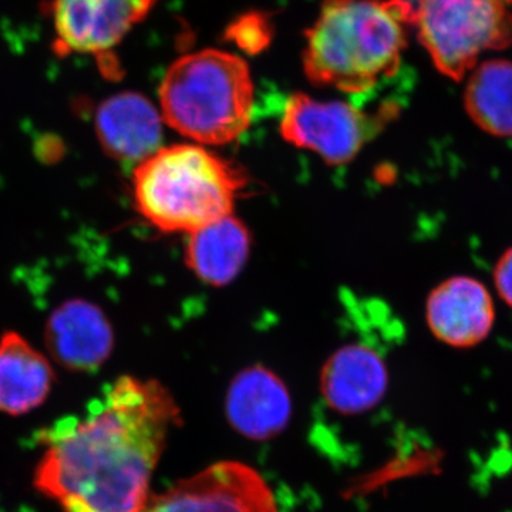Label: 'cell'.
<instances>
[{"label":"cell","instance_id":"obj_1","mask_svg":"<svg viewBox=\"0 0 512 512\" xmlns=\"http://www.w3.org/2000/svg\"><path fill=\"white\" fill-rule=\"evenodd\" d=\"M181 409L157 380L121 376L86 416L43 433L35 485L64 512H144L168 434Z\"/></svg>","mask_w":512,"mask_h":512},{"label":"cell","instance_id":"obj_2","mask_svg":"<svg viewBox=\"0 0 512 512\" xmlns=\"http://www.w3.org/2000/svg\"><path fill=\"white\" fill-rule=\"evenodd\" d=\"M414 15L409 0H325L306 32V76L316 86L370 92L400 69Z\"/></svg>","mask_w":512,"mask_h":512},{"label":"cell","instance_id":"obj_3","mask_svg":"<svg viewBox=\"0 0 512 512\" xmlns=\"http://www.w3.org/2000/svg\"><path fill=\"white\" fill-rule=\"evenodd\" d=\"M247 178L198 144L158 148L137 164L133 197L138 214L160 231L190 235L231 215Z\"/></svg>","mask_w":512,"mask_h":512},{"label":"cell","instance_id":"obj_4","mask_svg":"<svg viewBox=\"0 0 512 512\" xmlns=\"http://www.w3.org/2000/svg\"><path fill=\"white\" fill-rule=\"evenodd\" d=\"M161 116L181 136L224 146L248 130L254 83L244 60L207 49L171 64L160 86Z\"/></svg>","mask_w":512,"mask_h":512},{"label":"cell","instance_id":"obj_5","mask_svg":"<svg viewBox=\"0 0 512 512\" xmlns=\"http://www.w3.org/2000/svg\"><path fill=\"white\" fill-rule=\"evenodd\" d=\"M414 28L434 66L461 80L490 50L512 45V13L501 0H419Z\"/></svg>","mask_w":512,"mask_h":512},{"label":"cell","instance_id":"obj_6","mask_svg":"<svg viewBox=\"0 0 512 512\" xmlns=\"http://www.w3.org/2000/svg\"><path fill=\"white\" fill-rule=\"evenodd\" d=\"M396 113L392 103L366 113L345 101H322L296 93L286 100L279 130L288 143L319 154L326 163L346 164Z\"/></svg>","mask_w":512,"mask_h":512},{"label":"cell","instance_id":"obj_7","mask_svg":"<svg viewBox=\"0 0 512 512\" xmlns=\"http://www.w3.org/2000/svg\"><path fill=\"white\" fill-rule=\"evenodd\" d=\"M144 512H279L274 491L255 468L220 461L153 495Z\"/></svg>","mask_w":512,"mask_h":512},{"label":"cell","instance_id":"obj_8","mask_svg":"<svg viewBox=\"0 0 512 512\" xmlns=\"http://www.w3.org/2000/svg\"><path fill=\"white\" fill-rule=\"evenodd\" d=\"M157 0H50L57 55L111 52L137 23L146 19Z\"/></svg>","mask_w":512,"mask_h":512},{"label":"cell","instance_id":"obj_9","mask_svg":"<svg viewBox=\"0 0 512 512\" xmlns=\"http://www.w3.org/2000/svg\"><path fill=\"white\" fill-rule=\"evenodd\" d=\"M47 350L72 372H94L109 360L114 333L109 318L86 299H70L52 312L46 323Z\"/></svg>","mask_w":512,"mask_h":512},{"label":"cell","instance_id":"obj_10","mask_svg":"<svg viewBox=\"0 0 512 512\" xmlns=\"http://www.w3.org/2000/svg\"><path fill=\"white\" fill-rule=\"evenodd\" d=\"M426 318L441 342L454 348H471L487 339L493 329V298L477 279L453 276L430 293Z\"/></svg>","mask_w":512,"mask_h":512},{"label":"cell","instance_id":"obj_11","mask_svg":"<svg viewBox=\"0 0 512 512\" xmlns=\"http://www.w3.org/2000/svg\"><path fill=\"white\" fill-rule=\"evenodd\" d=\"M386 362L366 343H349L335 353L322 370L320 393L335 412L353 416L375 409L386 396Z\"/></svg>","mask_w":512,"mask_h":512},{"label":"cell","instance_id":"obj_12","mask_svg":"<svg viewBox=\"0 0 512 512\" xmlns=\"http://www.w3.org/2000/svg\"><path fill=\"white\" fill-rule=\"evenodd\" d=\"M94 128L104 153L121 163L146 160L163 141V117L140 93L124 92L104 100Z\"/></svg>","mask_w":512,"mask_h":512},{"label":"cell","instance_id":"obj_13","mask_svg":"<svg viewBox=\"0 0 512 512\" xmlns=\"http://www.w3.org/2000/svg\"><path fill=\"white\" fill-rule=\"evenodd\" d=\"M225 410L229 424L239 434L265 441L278 436L288 426L291 394L274 372L252 366L242 370L229 384Z\"/></svg>","mask_w":512,"mask_h":512},{"label":"cell","instance_id":"obj_14","mask_svg":"<svg viewBox=\"0 0 512 512\" xmlns=\"http://www.w3.org/2000/svg\"><path fill=\"white\" fill-rule=\"evenodd\" d=\"M55 384L52 365L16 332L0 338V412L22 416L46 402Z\"/></svg>","mask_w":512,"mask_h":512},{"label":"cell","instance_id":"obj_15","mask_svg":"<svg viewBox=\"0 0 512 512\" xmlns=\"http://www.w3.org/2000/svg\"><path fill=\"white\" fill-rule=\"evenodd\" d=\"M249 252L251 234L247 225L231 214L191 232L185 261L205 284L224 286L237 278Z\"/></svg>","mask_w":512,"mask_h":512},{"label":"cell","instance_id":"obj_16","mask_svg":"<svg viewBox=\"0 0 512 512\" xmlns=\"http://www.w3.org/2000/svg\"><path fill=\"white\" fill-rule=\"evenodd\" d=\"M468 116L485 133L512 137V63L488 60L474 70L466 90Z\"/></svg>","mask_w":512,"mask_h":512},{"label":"cell","instance_id":"obj_17","mask_svg":"<svg viewBox=\"0 0 512 512\" xmlns=\"http://www.w3.org/2000/svg\"><path fill=\"white\" fill-rule=\"evenodd\" d=\"M225 39L242 52L256 56L265 52L274 40V23L265 12H247L229 23Z\"/></svg>","mask_w":512,"mask_h":512},{"label":"cell","instance_id":"obj_18","mask_svg":"<svg viewBox=\"0 0 512 512\" xmlns=\"http://www.w3.org/2000/svg\"><path fill=\"white\" fill-rule=\"evenodd\" d=\"M494 282L501 298L512 308V248L504 252L495 265Z\"/></svg>","mask_w":512,"mask_h":512},{"label":"cell","instance_id":"obj_19","mask_svg":"<svg viewBox=\"0 0 512 512\" xmlns=\"http://www.w3.org/2000/svg\"><path fill=\"white\" fill-rule=\"evenodd\" d=\"M507 2H510V3H512V0H507Z\"/></svg>","mask_w":512,"mask_h":512}]
</instances>
